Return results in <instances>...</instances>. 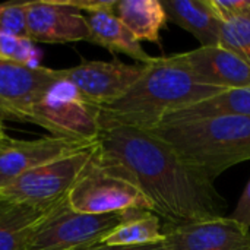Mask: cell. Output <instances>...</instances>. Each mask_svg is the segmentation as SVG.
Returning <instances> with one entry per match:
<instances>
[{
  "mask_svg": "<svg viewBox=\"0 0 250 250\" xmlns=\"http://www.w3.org/2000/svg\"><path fill=\"white\" fill-rule=\"evenodd\" d=\"M95 154L123 170L170 227L224 217L227 204L214 182L189 167L171 146L148 130L100 127Z\"/></svg>",
  "mask_w": 250,
  "mask_h": 250,
  "instance_id": "1",
  "label": "cell"
},
{
  "mask_svg": "<svg viewBox=\"0 0 250 250\" xmlns=\"http://www.w3.org/2000/svg\"><path fill=\"white\" fill-rule=\"evenodd\" d=\"M224 89L196 81L171 56L157 57L145 64L141 78L119 100L101 105L100 127L126 126L151 130L168 114L198 101L207 100Z\"/></svg>",
  "mask_w": 250,
  "mask_h": 250,
  "instance_id": "2",
  "label": "cell"
},
{
  "mask_svg": "<svg viewBox=\"0 0 250 250\" xmlns=\"http://www.w3.org/2000/svg\"><path fill=\"white\" fill-rule=\"evenodd\" d=\"M148 132L211 182L236 164L250 160V117L167 122Z\"/></svg>",
  "mask_w": 250,
  "mask_h": 250,
  "instance_id": "3",
  "label": "cell"
},
{
  "mask_svg": "<svg viewBox=\"0 0 250 250\" xmlns=\"http://www.w3.org/2000/svg\"><path fill=\"white\" fill-rule=\"evenodd\" d=\"M67 205L76 212L92 215L132 211L154 214L152 204L139 186L119 167L101 161L95 152L70 190Z\"/></svg>",
  "mask_w": 250,
  "mask_h": 250,
  "instance_id": "4",
  "label": "cell"
},
{
  "mask_svg": "<svg viewBox=\"0 0 250 250\" xmlns=\"http://www.w3.org/2000/svg\"><path fill=\"white\" fill-rule=\"evenodd\" d=\"M100 107L60 76L29 108L23 123L37 125L53 136L95 144L100 135Z\"/></svg>",
  "mask_w": 250,
  "mask_h": 250,
  "instance_id": "5",
  "label": "cell"
},
{
  "mask_svg": "<svg viewBox=\"0 0 250 250\" xmlns=\"http://www.w3.org/2000/svg\"><path fill=\"white\" fill-rule=\"evenodd\" d=\"M135 212L92 215L76 212L63 202L32 231L25 250H81L95 248Z\"/></svg>",
  "mask_w": 250,
  "mask_h": 250,
  "instance_id": "6",
  "label": "cell"
},
{
  "mask_svg": "<svg viewBox=\"0 0 250 250\" xmlns=\"http://www.w3.org/2000/svg\"><path fill=\"white\" fill-rule=\"evenodd\" d=\"M95 146L97 144L18 176L0 188V196L37 207L64 202L89 164Z\"/></svg>",
  "mask_w": 250,
  "mask_h": 250,
  "instance_id": "7",
  "label": "cell"
},
{
  "mask_svg": "<svg viewBox=\"0 0 250 250\" xmlns=\"http://www.w3.org/2000/svg\"><path fill=\"white\" fill-rule=\"evenodd\" d=\"M145 64H126L120 60L83 62L81 64L59 69L63 79L94 105L101 107L122 98L141 78Z\"/></svg>",
  "mask_w": 250,
  "mask_h": 250,
  "instance_id": "8",
  "label": "cell"
},
{
  "mask_svg": "<svg viewBox=\"0 0 250 250\" xmlns=\"http://www.w3.org/2000/svg\"><path fill=\"white\" fill-rule=\"evenodd\" d=\"M59 79V69L0 60V122L23 123L29 108Z\"/></svg>",
  "mask_w": 250,
  "mask_h": 250,
  "instance_id": "9",
  "label": "cell"
},
{
  "mask_svg": "<svg viewBox=\"0 0 250 250\" xmlns=\"http://www.w3.org/2000/svg\"><path fill=\"white\" fill-rule=\"evenodd\" d=\"M95 144L53 135L34 141L9 139L0 145V188L26 171L69 154L86 149Z\"/></svg>",
  "mask_w": 250,
  "mask_h": 250,
  "instance_id": "10",
  "label": "cell"
},
{
  "mask_svg": "<svg viewBox=\"0 0 250 250\" xmlns=\"http://www.w3.org/2000/svg\"><path fill=\"white\" fill-rule=\"evenodd\" d=\"M28 35L34 42L89 41L86 16L66 0H32L28 6Z\"/></svg>",
  "mask_w": 250,
  "mask_h": 250,
  "instance_id": "11",
  "label": "cell"
},
{
  "mask_svg": "<svg viewBox=\"0 0 250 250\" xmlns=\"http://www.w3.org/2000/svg\"><path fill=\"white\" fill-rule=\"evenodd\" d=\"M170 56L204 85L221 89L250 88L249 64L220 45L198 47Z\"/></svg>",
  "mask_w": 250,
  "mask_h": 250,
  "instance_id": "12",
  "label": "cell"
},
{
  "mask_svg": "<svg viewBox=\"0 0 250 250\" xmlns=\"http://www.w3.org/2000/svg\"><path fill=\"white\" fill-rule=\"evenodd\" d=\"M168 250H250V230L230 217L170 227Z\"/></svg>",
  "mask_w": 250,
  "mask_h": 250,
  "instance_id": "13",
  "label": "cell"
},
{
  "mask_svg": "<svg viewBox=\"0 0 250 250\" xmlns=\"http://www.w3.org/2000/svg\"><path fill=\"white\" fill-rule=\"evenodd\" d=\"M62 204L37 207L0 196V250H25L37 226Z\"/></svg>",
  "mask_w": 250,
  "mask_h": 250,
  "instance_id": "14",
  "label": "cell"
},
{
  "mask_svg": "<svg viewBox=\"0 0 250 250\" xmlns=\"http://www.w3.org/2000/svg\"><path fill=\"white\" fill-rule=\"evenodd\" d=\"M167 19L190 32L201 47L218 45L221 21L209 0H161Z\"/></svg>",
  "mask_w": 250,
  "mask_h": 250,
  "instance_id": "15",
  "label": "cell"
},
{
  "mask_svg": "<svg viewBox=\"0 0 250 250\" xmlns=\"http://www.w3.org/2000/svg\"><path fill=\"white\" fill-rule=\"evenodd\" d=\"M91 38L94 42L111 53H122L141 64H152L157 57L148 54L136 37L125 26V23L111 12H98L86 15Z\"/></svg>",
  "mask_w": 250,
  "mask_h": 250,
  "instance_id": "16",
  "label": "cell"
},
{
  "mask_svg": "<svg viewBox=\"0 0 250 250\" xmlns=\"http://www.w3.org/2000/svg\"><path fill=\"white\" fill-rule=\"evenodd\" d=\"M114 15L139 42L161 44L160 34L168 21L161 0H117Z\"/></svg>",
  "mask_w": 250,
  "mask_h": 250,
  "instance_id": "17",
  "label": "cell"
},
{
  "mask_svg": "<svg viewBox=\"0 0 250 250\" xmlns=\"http://www.w3.org/2000/svg\"><path fill=\"white\" fill-rule=\"evenodd\" d=\"M250 117V88L224 89L207 100L190 104L180 108L167 117L161 123L196 120L209 117Z\"/></svg>",
  "mask_w": 250,
  "mask_h": 250,
  "instance_id": "18",
  "label": "cell"
},
{
  "mask_svg": "<svg viewBox=\"0 0 250 250\" xmlns=\"http://www.w3.org/2000/svg\"><path fill=\"white\" fill-rule=\"evenodd\" d=\"M166 240L160 230V220L152 212H135L127 221L105 236L98 246H136Z\"/></svg>",
  "mask_w": 250,
  "mask_h": 250,
  "instance_id": "19",
  "label": "cell"
},
{
  "mask_svg": "<svg viewBox=\"0 0 250 250\" xmlns=\"http://www.w3.org/2000/svg\"><path fill=\"white\" fill-rule=\"evenodd\" d=\"M218 45L250 66V9L221 23Z\"/></svg>",
  "mask_w": 250,
  "mask_h": 250,
  "instance_id": "20",
  "label": "cell"
},
{
  "mask_svg": "<svg viewBox=\"0 0 250 250\" xmlns=\"http://www.w3.org/2000/svg\"><path fill=\"white\" fill-rule=\"evenodd\" d=\"M28 6L29 1H6L0 4V35L29 38Z\"/></svg>",
  "mask_w": 250,
  "mask_h": 250,
  "instance_id": "21",
  "label": "cell"
},
{
  "mask_svg": "<svg viewBox=\"0 0 250 250\" xmlns=\"http://www.w3.org/2000/svg\"><path fill=\"white\" fill-rule=\"evenodd\" d=\"M37 59L38 51L34 47L32 40L12 35H0V60L25 66H38Z\"/></svg>",
  "mask_w": 250,
  "mask_h": 250,
  "instance_id": "22",
  "label": "cell"
},
{
  "mask_svg": "<svg viewBox=\"0 0 250 250\" xmlns=\"http://www.w3.org/2000/svg\"><path fill=\"white\" fill-rule=\"evenodd\" d=\"M209 3L221 22L250 9V0H209Z\"/></svg>",
  "mask_w": 250,
  "mask_h": 250,
  "instance_id": "23",
  "label": "cell"
},
{
  "mask_svg": "<svg viewBox=\"0 0 250 250\" xmlns=\"http://www.w3.org/2000/svg\"><path fill=\"white\" fill-rule=\"evenodd\" d=\"M66 3L79 12L98 13V12H111L114 13V7L117 4V0H66Z\"/></svg>",
  "mask_w": 250,
  "mask_h": 250,
  "instance_id": "24",
  "label": "cell"
},
{
  "mask_svg": "<svg viewBox=\"0 0 250 250\" xmlns=\"http://www.w3.org/2000/svg\"><path fill=\"white\" fill-rule=\"evenodd\" d=\"M230 218H233L234 221H237L240 226H243L245 229L250 230V180L246 186V189L243 190L233 214L230 215Z\"/></svg>",
  "mask_w": 250,
  "mask_h": 250,
  "instance_id": "25",
  "label": "cell"
},
{
  "mask_svg": "<svg viewBox=\"0 0 250 250\" xmlns=\"http://www.w3.org/2000/svg\"><path fill=\"white\" fill-rule=\"evenodd\" d=\"M86 250H168L166 240L151 245H136V246H95Z\"/></svg>",
  "mask_w": 250,
  "mask_h": 250,
  "instance_id": "26",
  "label": "cell"
},
{
  "mask_svg": "<svg viewBox=\"0 0 250 250\" xmlns=\"http://www.w3.org/2000/svg\"><path fill=\"white\" fill-rule=\"evenodd\" d=\"M6 141H9V138H7V135L4 133V130H3V126H0V145H3Z\"/></svg>",
  "mask_w": 250,
  "mask_h": 250,
  "instance_id": "27",
  "label": "cell"
},
{
  "mask_svg": "<svg viewBox=\"0 0 250 250\" xmlns=\"http://www.w3.org/2000/svg\"><path fill=\"white\" fill-rule=\"evenodd\" d=\"M0 126H1V122H0Z\"/></svg>",
  "mask_w": 250,
  "mask_h": 250,
  "instance_id": "28",
  "label": "cell"
},
{
  "mask_svg": "<svg viewBox=\"0 0 250 250\" xmlns=\"http://www.w3.org/2000/svg\"><path fill=\"white\" fill-rule=\"evenodd\" d=\"M81 250H86V249H81Z\"/></svg>",
  "mask_w": 250,
  "mask_h": 250,
  "instance_id": "29",
  "label": "cell"
}]
</instances>
